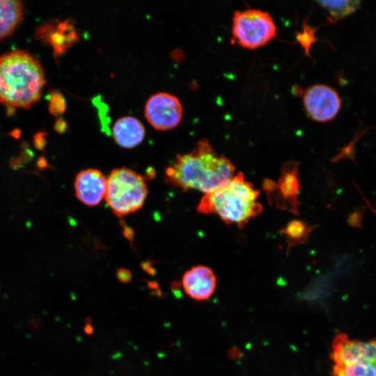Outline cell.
I'll return each mask as SVG.
<instances>
[{"mask_svg":"<svg viewBox=\"0 0 376 376\" xmlns=\"http://www.w3.org/2000/svg\"><path fill=\"white\" fill-rule=\"evenodd\" d=\"M235 166L218 155L205 140L197 142L193 150L178 155L165 169V182L183 191L195 189L205 194L214 191L234 175Z\"/></svg>","mask_w":376,"mask_h":376,"instance_id":"6da1fadb","label":"cell"},{"mask_svg":"<svg viewBox=\"0 0 376 376\" xmlns=\"http://www.w3.org/2000/svg\"><path fill=\"white\" fill-rule=\"evenodd\" d=\"M45 84L41 63L28 52L0 56V103L6 107L29 109L40 99Z\"/></svg>","mask_w":376,"mask_h":376,"instance_id":"7a4b0ae2","label":"cell"},{"mask_svg":"<svg viewBox=\"0 0 376 376\" xmlns=\"http://www.w3.org/2000/svg\"><path fill=\"white\" fill-rule=\"evenodd\" d=\"M259 194L260 191L239 172L217 189L205 194L197 211L216 214L226 224H236L243 228L263 210L258 201Z\"/></svg>","mask_w":376,"mask_h":376,"instance_id":"3957f363","label":"cell"},{"mask_svg":"<svg viewBox=\"0 0 376 376\" xmlns=\"http://www.w3.org/2000/svg\"><path fill=\"white\" fill-rule=\"evenodd\" d=\"M148 195L146 179L132 169H113L107 178L105 200L112 212L122 217L139 210Z\"/></svg>","mask_w":376,"mask_h":376,"instance_id":"277c9868","label":"cell"},{"mask_svg":"<svg viewBox=\"0 0 376 376\" xmlns=\"http://www.w3.org/2000/svg\"><path fill=\"white\" fill-rule=\"evenodd\" d=\"M233 40L242 47L256 49L275 38L276 26L272 16L256 8L236 10L233 17Z\"/></svg>","mask_w":376,"mask_h":376,"instance_id":"5b68a950","label":"cell"},{"mask_svg":"<svg viewBox=\"0 0 376 376\" xmlns=\"http://www.w3.org/2000/svg\"><path fill=\"white\" fill-rule=\"evenodd\" d=\"M299 163L288 162L281 169L277 182L270 179L263 182L269 201L278 208L298 214V195L301 186L298 178Z\"/></svg>","mask_w":376,"mask_h":376,"instance_id":"8992f818","label":"cell"},{"mask_svg":"<svg viewBox=\"0 0 376 376\" xmlns=\"http://www.w3.org/2000/svg\"><path fill=\"white\" fill-rule=\"evenodd\" d=\"M303 104L310 118L325 123L338 115L341 108V99L334 88L325 84H314L304 91Z\"/></svg>","mask_w":376,"mask_h":376,"instance_id":"52a82bcc","label":"cell"},{"mask_svg":"<svg viewBox=\"0 0 376 376\" xmlns=\"http://www.w3.org/2000/svg\"><path fill=\"white\" fill-rule=\"evenodd\" d=\"M145 116L153 127L166 130L175 127L180 122L182 107L175 95L163 92L157 93L147 100Z\"/></svg>","mask_w":376,"mask_h":376,"instance_id":"ba28073f","label":"cell"},{"mask_svg":"<svg viewBox=\"0 0 376 376\" xmlns=\"http://www.w3.org/2000/svg\"><path fill=\"white\" fill-rule=\"evenodd\" d=\"M331 348L330 356L335 365L376 363V340H351L341 334L335 336Z\"/></svg>","mask_w":376,"mask_h":376,"instance_id":"9c48e42d","label":"cell"},{"mask_svg":"<svg viewBox=\"0 0 376 376\" xmlns=\"http://www.w3.org/2000/svg\"><path fill=\"white\" fill-rule=\"evenodd\" d=\"M36 39L48 43L57 58L79 40L78 33L70 20H51L40 25L36 30Z\"/></svg>","mask_w":376,"mask_h":376,"instance_id":"30bf717a","label":"cell"},{"mask_svg":"<svg viewBox=\"0 0 376 376\" xmlns=\"http://www.w3.org/2000/svg\"><path fill=\"white\" fill-rule=\"evenodd\" d=\"M107 178L95 169H87L79 172L74 187L79 201L88 206L98 205L105 197Z\"/></svg>","mask_w":376,"mask_h":376,"instance_id":"8fae6325","label":"cell"},{"mask_svg":"<svg viewBox=\"0 0 376 376\" xmlns=\"http://www.w3.org/2000/svg\"><path fill=\"white\" fill-rule=\"evenodd\" d=\"M181 285L191 299L203 301L209 299L217 287V278L213 270L205 265H196L183 274Z\"/></svg>","mask_w":376,"mask_h":376,"instance_id":"7c38bea8","label":"cell"},{"mask_svg":"<svg viewBox=\"0 0 376 376\" xmlns=\"http://www.w3.org/2000/svg\"><path fill=\"white\" fill-rule=\"evenodd\" d=\"M112 134L116 143L125 148H132L143 140L145 129L136 118L125 116L118 119L112 128Z\"/></svg>","mask_w":376,"mask_h":376,"instance_id":"4fadbf2b","label":"cell"},{"mask_svg":"<svg viewBox=\"0 0 376 376\" xmlns=\"http://www.w3.org/2000/svg\"><path fill=\"white\" fill-rule=\"evenodd\" d=\"M24 6L21 1L0 0V40L10 36L21 23Z\"/></svg>","mask_w":376,"mask_h":376,"instance_id":"5bb4252c","label":"cell"},{"mask_svg":"<svg viewBox=\"0 0 376 376\" xmlns=\"http://www.w3.org/2000/svg\"><path fill=\"white\" fill-rule=\"evenodd\" d=\"M329 15V20L336 22L341 19L355 11L361 6V1H317Z\"/></svg>","mask_w":376,"mask_h":376,"instance_id":"9a60e30c","label":"cell"},{"mask_svg":"<svg viewBox=\"0 0 376 376\" xmlns=\"http://www.w3.org/2000/svg\"><path fill=\"white\" fill-rule=\"evenodd\" d=\"M311 230L312 226L296 219L290 221L281 232L286 237L288 246L290 247L305 243Z\"/></svg>","mask_w":376,"mask_h":376,"instance_id":"2e32d148","label":"cell"},{"mask_svg":"<svg viewBox=\"0 0 376 376\" xmlns=\"http://www.w3.org/2000/svg\"><path fill=\"white\" fill-rule=\"evenodd\" d=\"M332 373L333 376H376V363L334 365Z\"/></svg>","mask_w":376,"mask_h":376,"instance_id":"e0dca14e","label":"cell"},{"mask_svg":"<svg viewBox=\"0 0 376 376\" xmlns=\"http://www.w3.org/2000/svg\"><path fill=\"white\" fill-rule=\"evenodd\" d=\"M48 109L49 113L56 116L61 115L65 111V100L59 90L54 89L51 91Z\"/></svg>","mask_w":376,"mask_h":376,"instance_id":"ac0fdd59","label":"cell"},{"mask_svg":"<svg viewBox=\"0 0 376 376\" xmlns=\"http://www.w3.org/2000/svg\"><path fill=\"white\" fill-rule=\"evenodd\" d=\"M46 136L47 133L43 132H39L34 134L33 145L37 150H44L47 144Z\"/></svg>","mask_w":376,"mask_h":376,"instance_id":"d6986e66","label":"cell"},{"mask_svg":"<svg viewBox=\"0 0 376 376\" xmlns=\"http://www.w3.org/2000/svg\"><path fill=\"white\" fill-rule=\"evenodd\" d=\"M116 276L118 280L124 284L128 283L132 277L131 272L124 267H120L117 269Z\"/></svg>","mask_w":376,"mask_h":376,"instance_id":"ffe728a7","label":"cell"},{"mask_svg":"<svg viewBox=\"0 0 376 376\" xmlns=\"http://www.w3.org/2000/svg\"><path fill=\"white\" fill-rule=\"evenodd\" d=\"M54 128L58 133L63 134L67 130V122L63 118H58L55 121Z\"/></svg>","mask_w":376,"mask_h":376,"instance_id":"44dd1931","label":"cell"},{"mask_svg":"<svg viewBox=\"0 0 376 376\" xmlns=\"http://www.w3.org/2000/svg\"><path fill=\"white\" fill-rule=\"evenodd\" d=\"M33 156V152L27 148H24L20 154V159L23 162H29Z\"/></svg>","mask_w":376,"mask_h":376,"instance_id":"7402d4cb","label":"cell"},{"mask_svg":"<svg viewBox=\"0 0 376 376\" xmlns=\"http://www.w3.org/2000/svg\"><path fill=\"white\" fill-rule=\"evenodd\" d=\"M10 166L13 169H18L22 166L23 162L19 157H12L9 162Z\"/></svg>","mask_w":376,"mask_h":376,"instance_id":"603a6c76","label":"cell"},{"mask_svg":"<svg viewBox=\"0 0 376 376\" xmlns=\"http://www.w3.org/2000/svg\"><path fill=\"white\" fill-rule=\"evenodd\" d=\"M37 165L38 166V168L40 169H44L47 166H48V164H47V162L45 159V157H40L38 158V162H37Z\"/></svg>","mask_w":376,"mask_h":376,"instance_id":"cb8c5ba5","label":"cell"},{"mask_svg":"<svg viewBox=\"0 0 376 376\" xmlns=\"http://www.w3.org/2000/svg\"><path fill=\"white\" fill-rule=\"evenodd\" d=\"M124 235L126 236V237L129 240H132L133 237V231L131 228H127V226H124Z\"/></svg>","mask_w":376,"mask_h":376,"instance_id":"d4e9b609","label":"cell"},{"mask_svg":"<svg viewBox=\"0 0 376 376\" xmlns=\"http://www.w3.org/2000/svg\"><path fill=\"white\" fill-rule=\"evenodd\" d=\"M84 332L88 335L93 333V327L90 323H86L84 327Z\"/></svg>","mask_w":376,"mask_h":376,"instance_id":"484cf974","label":"cell"},{"mask_svg":"<svg viewBox=\"0 0 376 376\" xmlns=\"http://www.w3.org/2000/svg\"><path fill=\"white\" fill-rule=\"evenodd\" d=\"M21 132L19 129H14L12 132L11 135L15 137V139H18L20 136Z\"/></svg>","mask_w":376,"mask_h":376,"instance_id":"4316f807","label":"cell"}]
</instances>
